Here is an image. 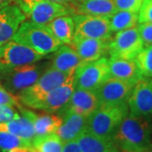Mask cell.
Masks as SVG:
<instances>
[{
    "label": "cell",
    "mask_w": 152,
    "mask_h": 152,
    "mask_svg": "<svg viewBox=\"0 0 152 152\" xmlns=\"http://www.w3.org/2000/svg\"><path fill=\"white\" fill-rule=\"evenodd\" d=\"M0 131L9 132L30 141L37 136L32 123L21 114L10 121L0 123Z\"/></svg>",
    "instance_id": "obj_23"
},
{
    "label": "cell",
    "mask_w": 152,
    "mask_h": 152,
    "mask_svg": "<svg viewBox=\"0 0 152 152\" xmlns=\"http://www.w3.org/2000/svg\"><path fill=\"white\" fill-rule=\"evenodd\" d=\"M74 37L109 40L112 37L109 17L93 16L87 15H74Z\"/></svg>",
    "instance_id": "obj_9"
},
{
    "label": "cell",
    "mask_w": 152,
    "mask_h": 152,
    "mask_svg": "<svg viewBox=\"0 0 152 152\" xmlns=\"http://www.w3.org/2000/svg\"><path fill=\"white\" fill-rule=\"evenodd\" d=\"M82 152H121L113 140L85 132L77 139Z\"/></svg>",
    "instance_id": "obj_22"
},
{
    "label": "cell",
    "mask_w": 152,
    "mask_h": 152,
    "mask_svg": "<svg viewBox=\"0 0 152 152\" xmlns=\"http://www.w3.org/2000/svg\"><path fill=\"white\" fill-rule=\"evenodd\" d=\"M144 47L138 27L136 26L116 32L113 37L109 40L107 53L111 58L132 60L135 58Z\"/></svg>",
    "instance_id": "obj_8"
},
{
    "label": "cell",
    "mask_w": 152,
    "mask_h": 152,
    "mask_svg": "<svg viewBox=\"0 0 152 152\" xmlns=\"http://www.w3.org/2000/svg\"><path fill=\"white\" fill-rule=\"evenodd\" d=\"M75 72H62L51 67L39 77L34 85L19 93L16 96L17 98L20 103L31 108L35 102L75 75Z\"/></svg>",
    "instance_id": "obj_4"
},
{
    "label": "cell",
    "mask_w": 152,
    "mask_h": 152,
    "mask_svg": "<svg viewBox=\"0 0 152 152\" xmlns=\"http://www.w3.org/2000/svg\"><path fill=\"white\" fill-rule=\"evenodd\" d=\"M20 114L15 107L0 105V123H4L15 118Z\"/></svg>",
    "instance_id": "obj_33"
},
{
    "label": "cell",
    "mask_w": 152,
    "mask_h": 152,
    "mask_svg": "<svg viewBox=\"0 0 152 152\" xmlns=\"http://www.w3.org/2000/svg\"><path fill=\"white\" fill-rule=\"evenodd\" d=\"M53 35L63 44H69L75 34V22L69 15H63L47 24Z\"/></svg>",
    "instance_id": "obj_24"
},
{
    "label": "cell",
    "mask_w": 152,
    "mask_h": 152,
    "mask_svg": "<svg viewBox=\"0 0 152 152\" xmlns=\"http://www.w3.org/2000/svg\"><path fill=\"white\" fill-rule=\"evenodd\" d=\"M62 124L56 134L64 143L77 140L82 134L86 132L88 118L70 111L64 112Z\"/></svg>",
    "instance_id": "obj_17"
},
{
    "label": "cell",
    "mask_w": 152,
    "mask_h": 152,
    "mask_svg": "<svg viewBox=\"0 0 152 152\" xmlns=\"http://www.w3.org/2000/svg\"><path fill=\"white\" fill-rule=\"evenodd\" d=\"M109 78L108 59L101 58L77 68L74 78V87L75 89L95 91Z\"/></svg>",
    "instance_id": "obj_7"
},
{
    "label": "cell",
    "mask_w": 152,
    "mask_h": 152,
    "mask_svg": "<svg viewBox=\"0 0 152 152\" xmlns=\"http://www.w3.org/2000/svg\"><path fill=\"white\" fill-rule=\"evenodd\" d=\"M134 61L142 77L152 78V45L144 47Z\"/></svg>",
    "instance_id": "obj_28"
},
{
    "label": "cell",
    "mask_w": 152,
    "mask_h": 152,
    "mask_svg": "<svg viewBox=\"0 0 152 152\" xmlns=\"http://www.w3.org/2000/svg\"><path fill=\"white\" fill-rule=\"evenodd\" d=\"M50 1L57 3V4H62V5L67 6L69 9H71L72 11H73V6L75 5V0H50Z\"/></svg>",
    "instance_id": "obj_35"
},
{
    "label": "cell",
    "mask_w": 152,
    "mask_h": 152,
    "mask_svg": "<svg viewBox=\"0 0 152 152\" xmlns=\"http://www.w3.org/2000/svg\"><path fill=\"white\" fill-rule=\"evenodd\" d=\"M113 140L121 152H145L151 149V130L145 118L128 115L120 124Z\"/></svg>",
    "instance_id": "obj_1"
},
{
    "label": "cell",
    "mask_w": 152,
    "mask_h": 152,
    "mask_svg": "<svg viewBox=\"0 0 152 152\" xmlns=\"http://www.w3.org/2000/svg\"><path fill=\"white\" fill-rule=\"evenodd\" d=\"M26 18L18 4H10L0 9V46L12 40Z\"/></svg>",
    "instance_id": "obj_14"
},
{
    "label": "cell",
    "mask_w": 152,
    "mask_h": 152,
    "mask_svg": "<svg viewBox=\"0 0 152 152\" xmlns=\"http://www.w3.org/2000/svg\"><path fill=\"white\" fill-rule=\"evenodd\" d=\"M108 68L110 78L134 84H136V82L142 78L134 59L110 58L108 59Z\"/></svg>",
    "instance_id": "obj_19"
},
{
    "label": "cell",
    "mask_w": 152,
    "mask_h": 152,
    "mask_svg": "<svg viewBox=\"0 0 152 152\" xmlns=\"http://www.w3.org/2000/svg\"><path fill=\"white\" fill-rule=\"evenodd\" d=\"M109 40L74 37L69 45L79 55L82 63L86 64L98 60L107 53Z\"/></svg>",
    "instance_id": "obj_15"
},
{
    "label": "cell",
    "mask_w": 152,
    "mask_h": 152,
    "mask_svg": "<svg viewBox=\"0 0 152 152\" xmlns=\"http://www.w3.org/2000/svg\"><path fill=\"white\" fill-rule=\"evenodd\" d=\"M62 152H82L77 140L64 143Z\"/></svg>",
    "instance_id": "obj_34"
},
{
    "label": "cell",
    "mask_w": 152,
    "mask_h": 152,
    "mask_svg": "<svg viewBox=\"0 0 152 152\" xmlns=\"http://www.w3.org/2000/svg\"><path fill=\"white\" fill-rule=\"evenodd\" d=\"M0 105L12 106L15 107H19L20 103L17 96L6 91L4 87H0Z\"/></svg>",
    "instance_id": "obj_32"
},
{
    "label": "cell",
    "mask_w": 152,
    "mask_h": 152,
    "mask_svg": "<svg viewBox=\"0 0 152 152\" xmlns=\"http://www.w3.org/2000/svg\"><path fill=\"white\" fill-rule=\"evenodd\" d=\"M134 85L130 82L109 78L95 91V93L100 106L127 103Z\"/></svg>",
    "instance_id": "obj_11"
},
{
    "label": "cell",
    "mask_w": 152,
    "mask_h": 152,
    "mask_svg": "<svg viewBox=\"0 0 152 152\" xmlns=\"http://www.w3.org/2000/svg\"><path fill=\"white\" fill-rule=\"evenodd\" d=\"M2 86H2V84L0 83V87H2Z\"/></svg>",
    "instance_id": "obj_39"
},
{
    "label": "cell",
    "mask_w": 152,
    "mask_h": 152,
    "mask_svg": "<svg viewBox=\"0 0 152 152\" xmlns=\"http://www.w3.org/2000/svg\"><path fill=\"white\" fill-rule=\"evenodd\" d=\"M43 58V55L14 41L0 46V69L34 64Z\"/></svg>",
    "instance_id": "obj_10"
},
{
    "label": "cell",
    "mask_w": 152,
    "mask_h": 152,
    "mask_svg": "<svg viewBox=\"0 0 152 152\" xmlns=\"http://www.w3.org/2000/svg\"><path fill=\"white\" fill-rule=\"evenodd\" d=\"M12 41L25 45L43 56L54 53L63 45L47 25L36 24L31 20L22 23Z\"/></svg>",
    "instance_id": "obj_2"
},
{
    "label": "cell",
    "mask_w": 152,
    "mask_h": 152,
    "mask_svg": "<svg viewBox=\"0 0 152 152\" xmlns=\"http://www.w3.org/2000/svg\"><path fill=\"white\" fill-rule=\"evenodd\" d=\"M7 152H39L32 146L31 147H20V148H15Z\"/></svg>",
    "instance_id": "obj_36"
},
{
    "label": "cell",
    "mask_w": 152,
    "mask_h": 152,
    "mask_svg": "<svg viewBox=\"0 0 152 152\" xmlns=\"http://www.w3.org/2000/svg\"><path fill=\"white\" fill-rule=\"evenodd\" d=\"M17 108L21 115L26 117L32 123L37 136L56 133L63 122V118L57 115L48 113H37L30 109L23 107L21 105Z\"/></svg>",
    "instance_id": "obj_18"
},
{
    "label": "cell",
    "mask_w": 152,
    "mask_h": 152,
    "mask_svg": "<svg viewBox=\"0 0 152 152\" xmlns=\"http://www.w3.org/2000/svg\"><path fill=\"white\" fill-rule=\"evenodd\" d=\"M99 106V100L95 91L75 89L69 100L63 109L64 112L70 111L89 118Z\"/></svg>",
    "instance_id": "obj_16"
},
{
    "label": "cell",
    "mask_w": 152,
    "mask_h": 152,
    "mask_svg": "<svg viewBox=\"0 0 152 152\" xmlns=\"http://www.w3.org/2000/svg\"><path fill=\"white\" fill-rule=\"evenodd\" d=\"M145 152H152V148L151 149H150V150H148V151H146Z\"/></svg>",
    "instance_id": "obj_38"
},
{
    "label": "cell",
    "mask_w": 152,
    "mask_h": 152,
    "mask_svg": "<svg viewBox=\"0 0 152 152\" xmlns=\"http://www.w3.org/2000/svg\"><path fill=\"white\" fill-rule=\"evenodd\" d=\"M74 78L75 75L69 78L63 85L51 91L43 98L33 104L31 108L44 111L48 113L63 109L75 91Z\"/></svg>",
    "instance_id": "obj_13"
},
{
    "label": "cell",
    "mask_w": 152,
    "mask_h": 152,
    "mask_svg": "<svg viewBox=\"0 0 152 152\" xmlns=\"http://www.w3.org/2000/svg\"><path fill=\"white\" fill-rule=\"evenodd\" d=\"M14 3H17V0H0V9H3L10 4H14Z\"/></svg>",
    "instance_id": "obj_37"
},
{
    "label": "cell",
    "mask_w": 152,
    "mask_h": 152,
    "mask_svg": "<svg viewBox=\"0 0 152 152\" xmlns=\"http://www.w3.org/2000/svg\"><path fill=\"white\" fill-rule=\"evenodd\" d=\"M129 115L145 118L152 115V79L142 77L128 100Z\"/></svg>",
    "instance_id": "obj_12"
},
{
    "label": "cell",
    "mask_w": 152,
    "mask_h": 152,
    "mask_svg": "<svg viewBox=\"0 0 152 152\" xmlns=\"http://www.w3.org/2000/svg\"><path fill=\"white\" fill-rule=\"evenodd\" d=\"M32 146V141L26 140L9 132L0 131V151L7 152L15 148Z\"/></svg>",
    "instance_id": "obj_27"
},
{
    "label": "cell",
    "mask_w": 152,
    "mask_h": 152,
    "mask_svg": "<svg viewBox=\"0 0 152 152\" xmlns=\"http://www.w3.org/2000/svg\"><path fill=\"white\" fill-rule=\"evenodd\" d=\"M113 2L118 10L139 14L144 0H113Z\"/></svg>",
    "instance_id": "obj_29"
},
{
    "label": "cell",
    "mask_w": 152,
    "mask_h": 152,
    "mask_svg": "<svg viewBox=\"0 0 152 152\" xmlns=\"http://www.w3.org/2000/svg\"><path fill=\"white\" fill-rule=\"evenodd\" d=\"M128 115V102L100 106L88 118L86 131L104 139L113 140L120 124Z\"/></svg>",
    "instance_id": "obj_3"
},
{
    "label": "cell",
    "mask_w": 152,
    "mask_h": 152,
    "mask_svg": "<svg viewBox=\"0 0 152 152\" xmlns=\"http://www.w3.org/2000/svg\"><path fill=\"white\" fill-rule=\"evenodd\" d=\"M145 47L152 45V23H140L137 26Z\"/></svg>",
    "instance_id": "obj_30"
},
{
    "label": "cell",
    "mask_w": 152,
    "mask_h": 152,
    "mask_svg": "<svg viewBox=\"0 0 152 152\" xmlns=\"http://www.w3.org/2000/svg\"><path fill=\"white\" fill-rule=\"evenodd\" d=\"M42 73V68L36 63L0 69V83L6 91L16 96L22 91L34 85Z\"/></svg>",
    "instance_id": "obj_5"
},
{
    "label": "cell",
    "mask_w": 152,
    "mask_h": 152,
    "mask_svg": "<svg viewBox=\"0 0 152 152\" xmlns=\"http://www.w3.org/2000/svg\"><path fill=\"white\" fill-rule=\"evenodd\" d=\"M52 68L62 72H75L78 67L83 64L80 58L70 46L62 45L54 52Z\"/></svg>",
    "instance_id": "obj_21"
},
{
    "label": "cell",
    "mask_w": 152,
    "mask_h": 152,
    "mask_svg": "<svg viewBox=\"0 0 152 152\" xmlns=\"http://www.w3.org/2000/svg\"><path fill=\"white\" fill-rule=\"evenodd\" d=\"M117 11L113 0H86L73 6V15L110 17Z\"/></svg>",
    "instance_id": "obj_20"
},
{
    "label": "cell",
    "mask_w": 152,
    "mask_h": 152,
    "mask_svg": "<svg viewBox=\"0 0 152 152\" xmlns=\"http://www.w3.org/2000/svg\"><path fill=\"white\" fill-rule=\"evenodd\" d=\"M140 23H152V0H144L139 12Z\"/></svg>",
    "instance_id": "obj_31"
},
{
    "label": "cell",
    "mask_w": 152,
    "mask_h": 152,
    "mask_svg": "<svg viewBox=\"0 0 152 152\" xmlns=\"http://www.w3.org/2000/svg\"><path fill=\"white\" fill-rule=\"evenodd\" d=\"M109 22L112 32H118L124 30L136 27L139 23V14L118 10L109 17Z\"/></svg>",
    "instance_id": "obj_25"
},
{
    "label": "cell",
    "mask_w": 152,
    "mask_h": 152,
    "mask_svg": "<svg viewBox=\"0 0 152 152\" xmlns=\"http://www.w3.org/2000/svg\"><path fill=\"white\" fill-rule=\"evenodd\" d=\"M64 142L56 133L37 135L32 140V147L39 152H62Z\"/></svg>",
    "instance_id": "obj_26"
},
{
    "label": "cell",
    "mask_w": 152,
    "mask_h": 152,
    "mask_svg": "<svg viewBox=\"0 0 152 152\" xmlns=\"http://www.w3.org/2000/svg\"><path fill=\"white\" fill-rule=\"evenodd\" d=\"M16 4L30 20L36 24L47 25L58 17L73 14L69 7L50 0H17Z\"/></svg>",
    "instance_id": "obj_6"
}]
</instances>
